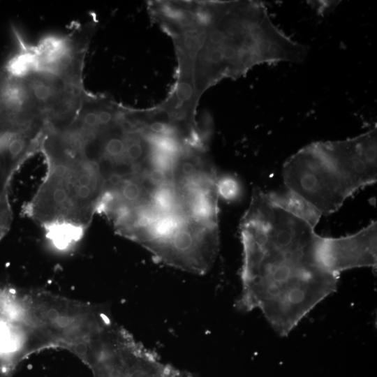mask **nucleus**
I'll use <instances>...</instances> for the list:
<instances>
[{"instance_id": "1", "label": "nucleus", "mask_w": 377, "mask_h": 377, "mask_svg": "<svg viewBox=\"0 0 377 377\" xmlns=\"http://www.w3.org/2000/svg\"><path fill=\"white\" fill-rule=\"evenodd\" d=\"M243 246L242 290L235 306L260 310L285 337L316 306L336 291L339 276L319 256L314 228L253 188L239 224Z\"/></svg>"}, {"instance_id": "2", "label": "nucleus", "mask_w": 377, "mask_h": 377, "mask_svg": "<svg viewBox=\"0 0 377 377\" xmlns=\"http://www.w3.org/2000/svg\"><path fill=\"white\" fill-rule=\"evenodd\" d=\"M308 47L286 36L256 1H204L200 42L192 66L196 98L226 78L257 65L302 62Z\"/></svg>"}, {"instance_id": "3", "label": "nucleus", "mask_w": 377, "mask_h": 377, "mask_svg": "<svg viewBox=\"0 0 377 377\" xmlns=\"http://www.w3.org/2000/svg\"><path fill=\"white\" fill-rule=\"evenodd\" d=\"M284 183L322 215L337 211L358 189L377 179L376 127L353 138L311 143L283 168Z\"/></svg>"}, {"instance_id": "4", "label": "nucleus", "mask_w": 377, "mask_h": 377, "mask_svg": "<svg viewBox=\"0 0 377 377\" xmlns=\"http://www.w3.org/2000/svg\"><path fill=\"white\" fill-rule=\"evenodd\" d=\"M47 173L23 213L42 226L66 221L90 225L105 191V177L95 160L73 152L52 138L42 142Z\"/></svg>"}, {"instance_id": "5", "label": "nucleus", "mask_w": 377, "mask_h": 377, "mask_svg": "<svg viewBox=\"0 0 377 377\" xmlns=\"http://www.w3.org/2000/svg\"><path fill=\"white\" fill-rule=\"evenodd\" d=\"M319 256L325 267L339 276L357 267H376L377 222L357 232L339 238L320 237Z\"/></svg>"}, {"instance_id": "6", "label": "nucleus", "mask_w": 377, "mask_h": 377, "mask_svg": "<svg viewBox=\"0 0 377 377\" xmlns=\"http://www.w3.org/2000/svg\"><path fill=\"white\" fill-rule=\"evenodd\" d=\"M0 110L15 124L28 127L44 122L36 110L24 78L0 68Z\"/></svg>"}, {"instance_id": "7", "label": "nucleus", "mask_w": 377, "mask_h": 377, "mask_svg": "<svg viewBox=\"0 0 377 377\" xmlns=\"http://www.w3.org/2000/svg\"><path fill=\"white\" fill-rule=\"evenodd\" d=\"M269 200L290 214L303 220L315 228L322 216L309 202L297 193L287 190L282 193H267Z\"/></svg>"}, {"instance_id": "8", "label": "nucleus", "mask_w": 377, "mask_h": 377, "mask_svg": "<svg viewBox=\"0 0 377 377\" xmlns=\"http://www.w3.org/2000/svg\"><path fill=\"white\" fill-rule=\"evenodd\" d=\"M45 237L58 250L65 251L75 246L82 238L86 228L83 226L66 221H54L42 226Z\"/></svg>"}, {"instance_id": "9", "label": "nucleus", "mask_w": 377, "mask_h": 377, "mask_svg": "<svg viewBox=\"0 0 377 377\" xmlns=\"http://www.w3.org/2000/svg\"><path fill=\"white\" fill-rule=\"evenodd\" d=\"M219 195L223 199L232 201L237 199L241 193V186L238 180L232 176H224L217 181Z\"/></svg>"}]
</instances>
